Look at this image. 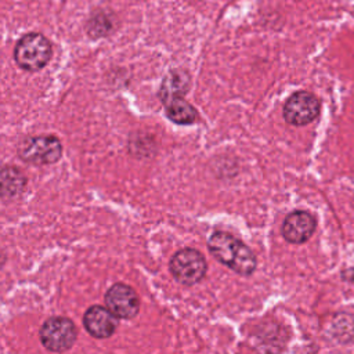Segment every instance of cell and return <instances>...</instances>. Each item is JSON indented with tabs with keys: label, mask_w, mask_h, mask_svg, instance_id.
<instances>
[{
	"label": "cell",
	"mask_w": 354,
	"mask_h": 354,
	"mask_svg": "<svg viewBox=\"0 0 354 354\" xmlns=\"http://www.w3.org/2000/svg\"><path fill=\"white\" fill-rule=\"evenodd\" d=\"M62 153V145L54 136H37L26 138L19 147L22 160L32 165L55 163Z\"/></svg>",
	"instance_id": "5b68a950"
},
{
	"label": "cell",
	"mask_w": 354,
	"mask_h": 354,
	"mask_svg": "<svg viewBox=\"0 0 354 354\" xmlns=\"http://www.w3.org/2000/svg\"><path fill=\"white\" fill-rule=\"evenodd\" d=\"M167 118L177 124H191L196 120L195 108L184 100V97H176L163 104Z\"/></svg>",
	"instance_id": "7c38bea8"
},
{
	"label": "cell",
	"mask_w": 354,
	"mask_h": 354,
	"mask_svg": "<svg viewBox=\"0 0 354 354\" xmlns=\"http://www.w3.org/2000/svg\"><path fill=\"white\" fill-rule=\"evenodd\" d=\"M26 184L22 171L14 166L0 167V195L6 199L19 195Z\"/></svg>",
	"instance_id": "8fae6325"
},
{
	"label": "cell",
	"mask_w": 354,
	"mask_h": 354,
	"mask_svg": "<svg viewBox=\"0 0 354 354\" xmlns=\"http://www.w3.org/2000/svg\"><path fill=\"white\" fill-rule=\"evenodd\" d=\"M319 100L308 91L293 93L283 105V118L292 126H306L318 118Z\"/></svg>",
	"instance_id": "8992f818"
},
{
	"label": "cell",
	"mask_w": 354,
	"mask_h": 354,
	"mask_svg": "<svg viewBox=\"0 0 354 354\" xmlns=\"http://www.w3.org/2000/svg\"><path fill=\"white\" fill-rule=\"evenodd\" d=\"M206 260L201 252L185 248L178 250L170 260V272L183 285H195L206 274Z\"/></svg>",
	"instance_id": "3957f363"
},
{
	"label": "cell",
	"mask_w": 354,
	"mask_h": 354,
	"mask_svg": "<svg viewBox=\"0 0 354 354\" xmlns=\"http://www.w3.org/2000/svg\"><path fill=\"white\" fill-rule=\"evenodd\" d=\"M317 228L315 217L306 210H295L289 213L281 227L282 236L285 241L293 245L304 243L310 239Z\"/></svg>",
	"instance_id": "ba28073f"
},
{
	"label": "cell",
	"mask_w": 354,
	"mask_h": 354,
	"mask_svg": "<svg viewBox=\"0 0 354 354\" xmlns=\"http://www.w3.org/2000/svg\"><path fill=\"white\" fill-rule=\"evenodd\" d=\"M77 336L76 325L66 317L48 318L40 329L41 344L55 353L65 351L72 347Z\"/></svg>",
	"instance_id": "277c9868"
},
{
	"label": "cell",
	"mask_w": 354,
	"mask_h": 354,
	"mask_svg": "<svg viewBox=\"0 0 354 354\" xmlns=\"http://www.w3.org/2000/svg\"><path fill=\"white\" fill-rule=\"evenodd\" d=\"M106 307L122 319H131L138 314L140 300L136 290L124 283H115L105 293Z\"/></svg>",
	"instance_id": "52a82bcc"
},
{
	"label": "cell",
	"mask_w": 354,
	"mask_h": 354,
	"mask_svg": "<svg viewBox=\"0 0 354 354\" xmlns=\"http://www.w3.org/2000/svg\"><path fill=\"white\" fill-rule=\"evenodd\" d=\"M207 248L217 261L239 275L249 277L256 270L257 260L252 249L228 232H213L207 241Z\"/></svg>",
	"instance_id": "6da1fadb"
},
{
	"label": "cell",
	"mask_w": 354,
	"mask_h": 354,
	"mask_svg": "<svg viewBox=\"0 0 354 354\" xmlns=\"http://www.w3.org/2000/svg\"><path fill=\"white\" fill-rule=\"evenodd\" d=\"M189 88V75L181 69L170 71L163 79L159 90V98L162 102H167L176 97H184Z\"/></svg>",
	"instance_id": "30bf717a"
},
{
	"label": "cell",
	"mask_w": 354,
	"mask_h": 354,
	"mask_svg": "<svg viewBox=\"0 0 354 354\" xmlns=\"http://www.w3.org/2000/svg\"><path fill=\"white\" fill-rule=\"evenodd\" d=\"M86 330L98 339H105L113 335L118 326V317L102 306H91L83 317Z\"/></svg>",
	"instance_id": "9c48e42d"
},
{
	"label": "cell",
	"mask_w": 354,
	"mask_h": 354,
	"mask_svg": "<svg viewBox=\"0 0 354 354\" xmlns=\"http://www.w3.org/2000/svg\"><path fill=\"white\" fill-rule=\"evenodd\" d=\"M50 58L51 44L40 33H28L22 36L14 48V59L17 65L29 72L46 66Z\"/></svg>",
	"instance_id": "7a4b0ae2"
}]
</instances>
